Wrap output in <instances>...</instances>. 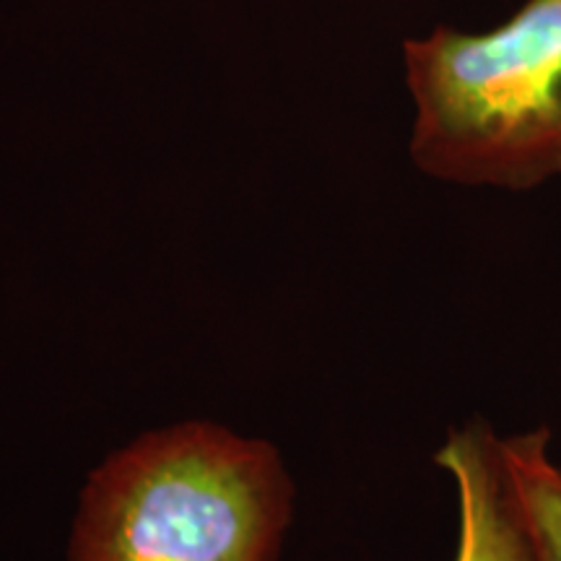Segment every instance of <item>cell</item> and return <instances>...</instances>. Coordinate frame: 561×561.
<instances>
[{"instance_id":"obj_2","label":"cell","mask_w":561,"mask_h":561,"mask_svg":"<svg viewBox=\"0 0 561 561\" xmlns=\"http://www.w3.org/2000/svg\"><path fill=\"white\" fill-rule=\"evenodd\" d=\"M411 159L432 178L525 193L561 178V0H525L483 34L405 42Z\"/></svg>"},{"instance_id":"obj_3","label":"cell","mask_w":561,"mask_h":561,"mask_svg":"<svg viewBox=\"0 0 561 561\" xmlns=\"http://www.w3.org/2000/svg\"><path fill=\"white\" fill-rule=\"evenodd\" d=\"M434 462L458 489L455 561H536L504 437L483 419H473L447 434Z\"/></svg>"},{"instance_id":"obj_1","label":"cell","mask_w":561,"mask_h":561,"mask_svg":"<svg viewBox=\"0 0 561 561\" xmlns=\"http://www.w3.org/2000/svg\"><path fill=\"white\" fill-rule=\"evenodd\" d=\"M291 496L268 442L198 421L170 426L94 471L68 561H276Z\"/></svg>"},{"instance_id":"obj_4","label":"cell","mask_w":561,"mask_h":561,"mask_svg":"<svg viewBox=\"0 0 561 561\" xmlns=\"http://www.w3.org/2000/svg\"><path fill=\"white\" fill-rule=\"evenodd\" d=\"M549 442L543 426L504 437L536 561H561V466L553 462Z\"/></svg>"}]
</instances>
